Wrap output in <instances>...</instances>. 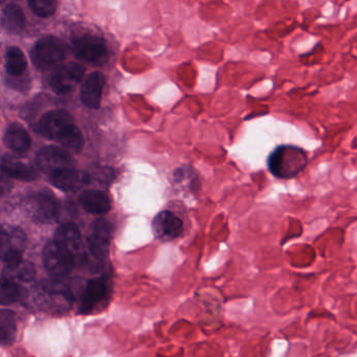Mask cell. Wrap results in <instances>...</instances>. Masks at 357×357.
Returning a JSON list of instances; mask_svg holds the SVG:
<instances>
[{
	"label": "cell",
	"mask_w": 357,
	"mask_h": 357,
	"mask_svg": "<svg viewBox=\"0 0 357 357\" xmlns=\"http://www.w3.org/2000/svg\"><path fill=\"white\" fill-rule=\"evenodd\" d=\"M267 165L271 174L278 178H294L307 166V154L296 146H279L271 152Z\"/></svg>",
	"instance_id": "obj_1"
},
{
	"label": "cell",
	"mask_w": 357,
	"mask_h": 357,
	"mask_svg": "<svg viewBox=\"0 0 357 357\" xmlns=\"http://www.w3.org/2000/svg\"><path fill=\"white\" fill-rule=\"evenodd\" d=\"M37 298L45 308L53 312H64L72 306L73 294L66 284L45 281L37 288Z\"/></svg>",
	"instance_id": "obj_2"
},
{
	"label": "cell",
	"mask_w": 357,
	"mask_h": 357,
	"mask_svg": "<svg viewBox=\"0 0 357 357\" xmlns=\"http://www.w3.org/2000/svg\"><path fill=\"white\" fill-rule=\"evenodd\" d=\"M66 55L64 43L56 37H45L35 45L32 52L33 63L41 70L59 66Z\"/></svg>",
	"instance_id": "obj_3"
},
{
	"label": "cell",
	"mask_w": 357,
	"mask_h": 357,
	"mask_svg": "<svg viewBox=\"0 0 357 357\" xmlns=\"http://www.w3.org/2000/svg\"><path fill=\"white\" fill-rule=\"evenodd\" d=\"M26 210L33 220L37 223L47 225L57 219L59 204L53 194L47 191H39L26 198Z\"/></svg>",
	"instance_id": "obj_4"
},
{
	"label": "cell",
	"mask_w": 357,
	"mask_h": 357,
	"mask_svg": "<svg viewBox=\"0 0 357 357\" xmlns=\"http://www.w3.org/2000/svg\"><path fill=\"white\" fill-rule=\"evenodd\" d=\"M26 244V236L15 225H0V259L5 263L22 258Z\"/></svg>",
	"instance_id": "obj_5"
},
{
	"label": "cell",
	"mask_w": 357,
	"mask_h": 357,
	"mask_svg": "<svg viewBox=\"0 0 357 357\" xmlns=\"http://www.w3.org/2000/svg\"><path fill=\"white\" fill-rule=\"evenodd\" d=\"M76 258L72 252L56 243L49 242L43 250L45 268L54 277H64L72 271Z\"/></svg>",
	"instance_id": "obj_6"
},
{
	"label": "cell",
	"mask_w": 357,
	"mask_h": 357,
	"mask_svg": "<svg viewBox=\"0 0 357 357\" xmlns=\"http://www.w3.org/2000/svg\"><path fill=\"white\" fill-rule=\"evenodd\" d=\"M73 49L77 57L96 66L106 63L108 51L105 43L99 37L93 35H82L73 40Z\"/></svg>",
	"instance_id": "obj_7"
},
{
	"label": "cell",
	"mask_w": 357,
	"mask_h": 357,
	"mask_svg": "<svg viewBox=\"0 0 357 357\" xmlns=\"http://www.w3.org/2000/svg\"><path fill=\"white\" fill-rule=\"evenodd\" d=\"M36 164L43 172L53 174L62 169L74 168L76 162L66 150L55 146H47L37 153Z\"/></svg>",
	"instance_id": "obj_8"
},
{
	"label": "cell",
	"mask_w": 357,
	"mask_h": 357,
	"mask_svg": "<svg viewBox=\"0 0 357 357\" xmlns=\"http://www.w3.org/2000/svg\"><path fill=\"white\" fill-rule=\"evenodd\" d=\"M152 231L160 241H173L183 235V222L172 211H162L152 221Z\"/></svg>",
	"instance_id": "obj_9"
},
{
	"label": "cell",
	"mask_w": 357,
	"mask_h": 357,
	"mask_svg": "<svg viewBox=\"0 0 357 357\" xmlns=\"http://www.w3.org/2000/svg\"><path fill=\"white\" fill-rule=\"evenodd\" d=\"M85 70L77 63H68L55 70L51 78V86L58 95L72 93L84 77Z\"/></svg>",
	"instance_id": "obj_10"
},
{
	"label": "cell",
	"mask_w": 357,
	"mask_h": 357,
	"mask_svg": "<svg viewBox=\"0 0 357 357\" xmlns=\"http://www.w3.org/2000/svg\"><path fill=\"white\" fill-rule=\"evenodd\" d=\"M112 240V225L105 219H98L93 223V231L89 239L91 254L97 259H105L109 252Z\"/></svg>",
	"instance_id": "obj_11"
},
{
	"label": "cell",
	"mask_w": 357,
	"mask_h": 357,
	"mask_svg": "<svg viewBox=\"0 0 357 357\" xmlns=\"http://www.w3.org/2000/svg\"><path fill=\"white\" fill-rule=\"evenodd\" d=\"M74 123V119L66 110L47 112L39 122V132L47 139H57L66 127Z\"/></svg>",
	"instance_id": "obj_12"
},
{
	"label": "cell",
	"mask_w": 357,
	"mask_h": 357,
	"mask_svg": "<svg viewBox=\"0 0 357 357\" xmlns=\"http://www.w3.org/2000/svg\"><path fill=\"white\" fill-rule=\"evenodd\" d=\"M91 181L87 173L74 168H66L51 174V183L62 191L70 192L82 189Z\"/></svg>",
	"instance_id": "obj_13"
},
{
	"label": "cell",
	"mask_w": 357,
	"mask_h": 357,
	"mask_svg": "<svg viewBox=\"0 0 357 357\" xmlns=\"http://www.w3.org/2000/svg\"><path fill=\"white\" fill-rule=\"evenodd\" d=\"M108 279L106 277H100L98 279L91 280L85 288L84 294L81 302V313H89L104 300L107 296Z\"/></svg>",
	"instance_id": "obj_14"
},
{
	"label": "cell",
	"mask_w": 357,
	"mask_h": 357,
	"mask_svg": "<svg viewBox=\"0 0 357 357\" xmlns=\"http://www.w3.org/2000/svg\"><path fill=\"white\" fill-rule=\"evenodd\" d=\"M104 85L105 77L101 73H93L89 75L81 91L83 104L91 109H98L101 105Z\"/></svg>",
	"instance_id": "obj_15"
},
{
	"label": "cell",
	"mask_w": 357,
	"mask_h": 357,
	"mask_svg": "<svg viewBox=\"0 0 357 357\" xmlns=\"http://www.w3.org/2000/svg\"><path fill=\"white\" fill-rule=\"evenodd\" d=\"M56 243L72 252L76 258V255L81 252L82 238L80 231L75 223L68 222L62 225L55 234Z\"/></svg>",
	"instance_id": "obj_16"
},
{
	"label": "cell",
	"mask_w": 357,
	"mask_h": 357,
	"mask_svg": "<svg viewBox=\"0 0 357 357\" xmlns=\"http://www.w3.org/2000/svg\"><path fill=\"white\" fill-rule=\"evenodd\" d=\"M0 168L3 169L11 178L22 181H32L37 178V172L32 166L17 160L12 155H5L0 160Z\"/></svg>",
	"instance_id": "obj_17"
},
{
	"label": "cell",
	"mask_w": 357,
	"mask_h": 357,
	"mask_svg": "<svg viewBox=\"0 0 357 357\" xmlns=\"http://www.w3.org/2000/svg\"><path fill=\"white\" fill-rule=\"evenodd\" d=\"M172 185L183 193L195 194L200 189L199 176L191 166H181L173 172Z\"/></svg>",
	"instance_id": "obj_18"
},
{
	"label": "cell",
	"mask_w": 357,
	"mask_h": 357,
	"mask_svg": "<svg viewBox=\"0 0 357 357\" xmlns=\"http://www.w3.org/2000/svg\"><path fill=\"white\" fill-rule=\"evenodd\" d=\"M5 144L15 153L24 154L30 150L31 137L22 125L14 123L6 131Z\"/></svg>",
	"instance_id": "obj_19"
},
{
	"label": "cell",
	"mask_w": 357,
	"mask_h": 357,
	"mask_svg": "<svg viewBox=\"0 0 357 357\" xmlns=\"http://www.w3.org/2000/svg\"><path fill=\"white\" fill-rule=\"evenodd\" d=\"M80 204L84 210L93 214H105L112 208L109 196L98 190L83 192L80 196Z\"/></svg>",
	"instance_id": "obj_20"
},
{
	"label": "cell",
	"mask_w": 357,
	"mask_h": 357,
	"mask_svg": "<svg viewBox=\"0 0 357 357\" xmlns=\"http://www.w3.org/2000/svg\"><path fill=\"white\" fill-rule=\"evenodd\" d=\"M3 275L12 281L26 283L34 279L35 268L32 263L22 258L13 262L6 263Z\"/></svg>",
	"instance_id": "obj_21"
},
{
	"label": "cell",
	"mask_w": 357,
	"mask_h": 357,
	"mask_svg": "<svg viewBox=\"0 0 357 357\" xmlns=\"http://www.w3.org/2000/svg\"><path fill=\"white\" fill-rule=\"evenodd\" d=\"M1 26L8 33H12V34H18L22 32L26 26V16L22 8L13 3L7 6L3 10Z\"/></svg>",
	"instance_id": "obj_22"
},
{
	"label": "cell",
	"mask_w": 357,
	"mask_h": 357,
	"mask_svg": "<svg viewBox=\"0 0 357 357\" xmlns=\"http://www.w3.org/2000/svg\"><path fill=\"white\" fill-rule=\"evenodd\" d=\"M17 334L15 315L10 310H0V344H13Z\"/></svg>",
	"instance_id": "obj_23"
},
{
	"label": "cell",
	"mask_w": 357,
	"mask_h": 357,
	"mask_svg": "<svg viewBox=\"0 0 357 357\" xmlns=\"http://www.w3.org/2000/svg\"><path fill=\"white\" fill-rule=\"evenodd\" d=\"M57 141H59L66 149L75 152L80 151L84 146V137H83L82 132L74 123L63 129V131L58 137Z\"/></svg>",
	"instance_id": "obj_24"
},
{
	"label": "cell",
	"mask_w": 357,
	"mask_h": 357,
	"mask_svg": "<svg viewBox=\"0 0 357 357\" xmlns=\"http://www.w3.org/2000/svg\"><path fill=\"white\" fill-rule=\"evenodd\" d=\"M22 289L17 282L3 278L0 279V305L14 304L22 298Z\"/></svg>",
	"instance_id": "obj_25"
},
{
	"label": "cell",
	"mask_w": 357,
	"mask_h": 357,
	"mask_svg": "<svg viewBox=\"0 0 357 357\" xmlns=\"http://www.w3.org/2000/svg\"><path fill=\"white\" fill-rule=\"evenodd\" d=\"M7 61H6V66H7V72L9 75L14 77L20 76L24 74L26 70V59L24 54L22 53L20 47H10L7 52Z\"/></svg>",
	"instance_id": "obj_26"
},
{
	"label": "cell",
	"mask_w": 357,
	"mask_h": 357,
	"mask_svg": "<svg viewBox=\"0 0 357 357\" xmlns=\"http://www.w3.org/2000/svg\"><path fill=\"white\" fill-rule=\"evenodd\" d=\"M29 5L35 15L41 18H47L55 13L57 1L56 0H29Z\"/></svg>",
	"instance_id": "obj_27"
},
{
	"label": "cell",
	"mask_w": 357,
	"mask_h": 357,
	"mask_svg": "<svg viewBox=\"0 0 357 357\" xmlns=\"http://www.w3.org/2000/svg\"><path fill=\"white\" fill-rule=\"evenodd\" d=\"M13 188V181L11 177L0 168V196L7 195Z\"/></svg>",
	"instance_id": "obj_28"
},
{
	"label": "cell",
	"mask_w": 357,
	"mask_h": 357,
	"mask_svg": "<svg viewBox=\"0 0 357 357\" xmlns=\"http://www.w3.org/2000/svg\"><path fill=\"white\" fill-rule=\"evenodd\" d=\"M3 1H5V0H0V5H1V3H3Z\"/></svg>",
	"instance_id": "obj_29"
}]
</instances>
